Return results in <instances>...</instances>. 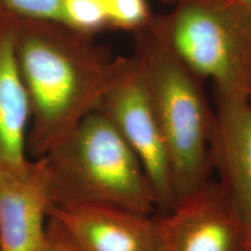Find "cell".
<instances>
[{"label":"cell","instance_id":"52a82bcc","mask_svg":"<svg viewBox=\"0 0 251 251\" xmlns=\"http://www.w3.org/2000/svg\"><path fill=\"white\" fill-rule=\"evenodd\" d=\"M51 205L43 157L23 171L0 168V251H42Z\"/></svg>","mask_w":251,"mask_h":251},{"label":"cell","instance_id":"ac0fdd59","mask_svg":"<svg viewBox=\"0 0 251 251\" xmlns=\"http://www.w3.org/2000/svg\"><path fill=\"white\" fill-rule=\"evenodd\" d=\"M249 251H251V248H250V250H249Z\"/></svg>","mask_w":251,"mask_h":251},{"label":"cell","instance_id":"6da1fadb","mask_svg":"<svg viewBox=\"0 0 251 251\" xmlns=\"http://www.w3.org/2000/svg\"><path fill=\"white\" fill-rule=\"evenodd\" d=\"M14 50L31 108L27 151L41 158L98 111L127 57L58 21L14 18Z\"/></svg>","mask_w":251,"mask_h":251},{"label":"cell","instance_id":"5b68a950","mask_svg":"<svg viewBox=\"0 0 251 251\" xmlns=\"http://www.w3.org/2000/svg\"><path fill=\"white\" fill-rule=\"evenodd\" d=\"M161 251H249L251 227L221 184L207 181L157 218Z\"/></svg>","mask_w":251,"mask_h":251},{"label":"cell","instance_id":"ba28073f","mask_svg":"<svg viewBox=\"0 0 251 251\" xmlns=\"http://www.w3.org/2000/svg\"><path fill=\"white\" fill-rule=\"evenodd\" d=\"M49 216L81 251H161L157 218L97 205L51 206Z\"/></svg>","mask_w":251,"mask_h":251},{"label":"cell","instance_id":"8992f818","mask_svg":"<svg viewBox=\"0 0 251 251\" xmlns=\"http://www.w3.org/2000/svg\"><path fill=\"white\" fill-rule=\"evenodd\" d=\"M98 111L107 117L133 150L155 190L159 208L168 211L175 202L171 169L148 91L134 57H127Z\"/></svg>","mask_w":251,"mask_h":251},{"label":"cell","instance_id":"9c48e42d","mask_svg":"<svg viewBox=\"0 0 251 251\" xmlns=\"http://www.w3.org/2000/svg\"><path fill=\"white\" fill-rule=\"evenodd\" d=\"M211 157L220 184L251 227V102L246 97L216 96Z\"/></svg>","mask_w":251,"mask_h":251},{"label":"cell","instance_id":"4fadbf2b","mask_svg":"<svg viewBox=\"0 0 251 251\" xmlns=\"http://www.w3.org/2000/svg\"><path fill=\"white\" fill-rule=\"evenodd\" d=\"M62 0H0V9L15 19L61 23Z\"/></svg>","mask_w":251,"mask_h":251},{"label":"cell","instance_id":"7a4b0ae2","mask_svg":"<svg viewBox=\"0 0 251 251\" xmlns=\"http://www.w3.org/2000/svg\"><path fill=\"white\" fill-rule=\"evenodd\" d=\"M51 206L97 205L151 215L159 203L133 150L94 111L43 156Z\"/></svg>","mask_w":251,"mask_h":251},{"label":"cell","instance_id":"e0dca14e","mask_svg":"<svg viewBox=\"0 0 251 251\" xmlns=\"http://www.w3.org/2000/svg\"><path fill=\"white\" fill-rule=\"evenodd\" d=\"M163 1H166V2H171V4H175V2L179 1V0H163Z\"/></svg>","mask_w":251,"mask_h":251},{"label":"cell","instance_id":"30bf717a","mask_svg":"<svg viewBox=\"0 0 251 251\" xmlns=\"http://www.w3.org/2000/svg\"><path fill=\"white\" fill-rule=\"evenodd\" d=\"M29 97L14 50V18L0 9V168L23 171L29 164Z\"/></svg>","mask_w":251,"mask_h":251},{"label":"cell","instance_id":"3957f363","mask_svg":"<svg viewBox=\"0 0 251 251\" xmlns=\"http://www.w3.org/2000/svg\"><path fill=\"white\" fill-rule=\"evenodd\" d=\"M135 35V55L164 142L175 201L208 181L213 112L202 79L148 28Z\"/></svg>","mask_w":251,"mask_h":251},{"label":"cell","instance_id":"7c38bea8","mask_svg":"<svg viewBox=\"0 0 251 251\" xmlns=\"http://www.w3.org/2000/svg\"><path fill=\"white\" fill-rule=\"evenodd\" d=\"M108 27L136 34L148 28L153 15L148 0H105Z\"/></svg>","mask_w":251,"mask_h":251},{"label":"cell","instance_id":"2e32d148","mask_svg":"<svg viewBox=\"0 0 251 251\" xmlns=\"http://www.w3.org/2000/svg\"><path fill=\"white\" fill-rule=\"evenodd\" d=\"M248 99L250 100L251 102V80H250V86H249V94H248Z\"/></svg>","mask_w":251,"mask_h":251},{"label":"cell","instance_id":"8fae6325","mask_svg":"<svg viewBox=\"0 0 251 251\" xmlns=\"http://www.w3.org/2000/svg\"><path fill=\"white\" fill-rule=\"evenodd\" d=\"M61 23L71 29L94 36L108 27L105 0H62Z\"/></svg>","mask_w":251,"mask_h":251},{"label":"cell","instance_id":"5bb4252c","mask_svg":"<svg viewBox=\"0 0 251 251\" xmlns=\"http://www.w3.org/2000/svg\"><path fill=\"white\" fill-rule=\"evenodd\" d=\"M42 251H81L65 229L52 218L47 222L46 243Z\"/></svg>","mask_w":251,"mask_h":251},{"label":"cell","instance_id":"277c9868","mask_svg":"<svg viewBox=\"0 0 251 251\" xmlns=\"http://www.w3.org/2000/svg\"><path fill=\"white\" fill-rule=\"evenodd\" d=\"M149 29L216 96L246 97L251 80V12L237 0H179Z\"/></svg>","mask_w":251,"mask_h":251},{"label":"cell","instance_id":"9a60e30c","mask_svg":"<svg viewBox=\"0 0 251 251\" xmlns=\"http://www.w3.org/2000/svg\"><path fill=\"white\" fill-rule=\"evenodd\" d=\"M237 1L251 12V0H237Z\"/></svg>","mask_w":251,"mask_h":251}]
</instances>
